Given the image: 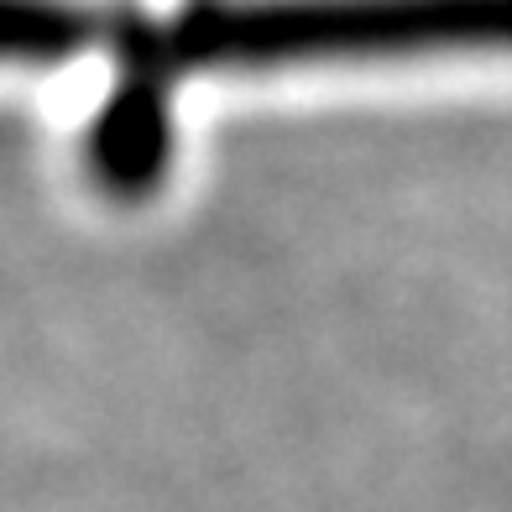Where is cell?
I'll list each match as a JSON object with an SVG mask.
<instances>
[{
	"label": "cell",
	"instance_id": "cell-1",
	"mask_svg": "<svg viewBox=\"0 0 512 512\" xmlns=\"http://www.w3.org/2000/svg\"><path fill=\"white\" fill-rule=\"evenodd\" d=\"M512 48V0H194L162 27H121V58L183 79L199 68H304Z\"/></svg>",
	"mask_w": 512,
	"mask_h": 512
}]
</instances>
